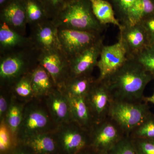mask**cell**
<instances>
[{
  "mask_svg": "<svg viewBox=\"0 0 154 154\" xmlns=\"http://www.w3.org/2000/svg\"><path fill=\"white\" fill-rule=\"evenodd\" d=\"M152 76L134 59L123 66L103 82L113 100L129 102H143L144 91Z\"/></svg>",
  "mask_w": 154,
  "mask_h": 154,
  "instance_id": "1",
  "label": "cell"
},
{
  "mask_svg": "<svg viewBox=\"0 0 154 154\" xmlns=\"http://www.w3.org/2000/svg\"><path fill=\"white\" fill-rule=\"evenodd\" d=\"M39 51L33 46L0 55L1 88L10 89L38 64Z\"/></svg>",
  "mask_w": 154,
  "mask_h": 154,
  "instance_id": "2",
  "label": "cell"
},
{
  "mask_svg": "<svg viewBox=\"0 0 154 154\" xmlns=\"http://www.w3.org/2000/svg\"><path fill=\"white\" fill-rule=\"evenodd\" d=\"M58 29H69L102 34L107 26L94 16L90 0H72L52 20Z\"/></svg>",
  "mask_w": 154,
  "mask_h": 154,
  "instance_id": "3",
  "label": "cell"
},
{
  "mask_svg": "<svg viewBox=\"0 0 154 154\" xmlns=\"http://www.w3.org/2000/svg\"><path fill=\"white\" fill-rule=\"evenodd\" d=\"M33 99L25 104L22 122L17 134L18 143L35 135L54 131L56 128L47 107H42L39 102L33 101Z\"/></svg>",
  "mask_w": 154,
  "mask_h": 154,
  "instance_id": "4",
  "label": "cell"
},
{
  "mask_svg": "<svg viewBox=\"0 0 154 154\" xmlns=\"http://www.w3.org/2000/svg\"><path fill=\"white\" fill-rule=\"evenodd\" d=\"M149 107L145 102H129L113 100L109 116L122 128L127 136L140 123L149 113Z\"/></svg>",
  "mask_w": 154,
  "mask_h": 154,
  "instance_id": "5",
  "label": "cell"
},
{
  "mask_svg": "<svg viewBox=\"0 0 154 154\" xmlns=\"http://www.w3.org/2000/svg\"><path fill=\"white\" fill-rule=\"evenodd\" d=\"M90 146L100 154H105L127 136L121 127L108 116L89 131Z\"/></svg>",
  "mask_w": 154,
  "mask_h": 154,
  "instance_id": "6",
  "label": "cell"
},
{
  "mask_svg": "<svg viewBox=\"0 0 154 154\" xmlns=\"http://www.w3.org/2000/svg\"><path fill=\"white\" fill-rule=\"evenodd\" d=\"M54 132L61 154H76L90 146L89 131L75 122L59 125Z\"/></svg>",
  "mask_w": 154,
  "mask_h": 154,
  "instance_id": "7",
  "label": "cell"
},
{
  "mask_svg": "<svg viewBox=\"0 0 154 154\" xmlns=\"http://www.w3.org/2000/svg\"><path fill=\"white\" fill-rule=\"evenodd\" d=\"M58 36L62 50L69 59L96 43L103 35L91 31L59 29Z\"/></svg>",
  "mask_w": 154,
  "mask_h": 154,
  "instance_id": "8",
  "label": "cell"
},
{
  "mask_svg": "<svg viewBox=\"0 0 154 154\" xmlns=\"http://www.w3.org/2000/svg\"><path fill=\"white\" fill-rule=\"evenodd\" d=\"M38 64L49 73L57 87L69 78V58L60 49L39 51Z\"/></svg>",
  "mask_w": 154,
  "mask_h": 154,
  "instance_id": "9",
  "label": "cell"
},
{
  "mask_svg": "<svg viewBox=\"0 0 154 154\" xmlns=\"http://www.w3.org/2000/svg\"><path fill=\"white\" fill-rule=\"evenodd\" d=\"M128 59L126 50L120 38L115 44L103 45L97 65L99 71L97 79L105 80L118 70Z\"/></svg>",
  "mask_w": 154,
  "mask_h": 154,
  "instance_id": "10",
  "label": "cell"
},
{
  "mask_svg": "<svg viewBox=\"0 0 154 154\" xmlns=\"http://www.w3.org/2000/svg\"><path fill=\"white\" fill-rule=\"evenodd\" d=\"M105 36L75 56L69 59V78L92 75L97 67Z\"/></svg>",
  "mask_w": 154,
  "mask_h": 154,
  "instance_id": "11",
  "label": "cell"
},
{
  "mask_svg": "<svg viewBox=\"0 0 154 154\" xmlns=\"http://www.w3.org/2000/svg\"><path fill=\"white\" fill-rule=\"evenodd\" d=\"M86 98L96 123L104 120L109 116L113 99L103 81L96 79Z\"/></svg>",
  "mask_w": 154,
  "mask_h": 154,
  "instance_id": "12",
  "label": "cell"
},
{
  "mask_svg": "<svg viewBox=\"0 0 154 154\" xmlns=\"http://www.w3.org/2000/svg\"><path fill=\"white\" fill-rule=\"evenodd\" d=\"M30 28V37L33 45L39 51L60 49L58 28L51 19Z\"/></svg>",
  "mask_w": 154,
  "mask_h": 154,
  "instance_id": "13",
  "label": "cell"
},
{
  "mask_svg": "<svg viewBox=\"0 0 154 154\" xmlns=\"http://www.w3.org/2000/svg\"><path fill=\"white\" fill-rule=\"evenodd\" d=\"M119 29V38L126 50L128 59L134 58L150 45L146 32L140 23L122 25Z\"/></svg>",
  "mask_w": 154,
  "mask_h": 154,
  "instance_id": "14",
  "label": "cell"
},
{
  "mask_svg": "<svg viewBox=\"0 0 154 154\" xmlns=\"http://www.w3.org/2000/svg\"><path fill=\"white\" fill-rule=\"evenodd\" d=\"M44 98L48 112L57 127L72 121L68 99L60 88L57 87Z\"/></svg>",
  "mask_w": 154,
  "mask_h": 154,
  "instance_id": "15",
  "label": "cell"
},
{
  "mask_svg": "<svg viewBox=\"0 0 154 154\" xmlns=\"http://www.w3.org/2000/svg\"><path fill=\"white\" fill-rule=\"evenodd\" d=\"M0 22H5L17 33L25 36L28 24L23 1L13 0L0 10Z\"/></svg>",
  "mask_w": 154,
  "mask_h": 154,
  "instance_id": "16",
  "label": "cell"
},
{
  "mask_svg": "<svg viewBox=\"0 0 154 154\" xmlns=\"http://www.w3.org/2000/svg\"><path fill=\"white\" fill-rule=\"evenodd\" d=\"M65 94L68 99L72 120L89 131L96 122L86 96L76 97Z\"/></svg>",
  "mask_w": 154,
  "mask_h": 154,
  "instance_id": "17",
  "label": "cell"
},
{
  "mask_svg": "<svg viewBox=\"0 0 154 154\" xmlns=\"http://www.w3.org/2000/svg\"><path fill=\"white\" fill-rule=\"evenodd\" d=\"M54 131L32 136L19 143L28 147L34 154H61Z\"/></svg>",
  "mask_w": 154,
  "mask_h": 154,
  "instance_id": "18",
  "label": "cell"
},
{
  "mask_svg": "<svg viewBox=\"0 0 154 154\" xmlns=\"http://www.w3.org/2000/svg\"><path fill=\"white\" fill-rule=\"evenodd\" d=\"M31 46L33 45L29 36L21 35L0 22V55Z\"/></svg>",
  "mask_w": 154,
  "mask_h": 154,
  "instance_id": "19",
  "label": "cell"
},
{
  "mask_svg": "<svg viewBox=\"0 0 154 154\" xmlns=\"http://www.w3.org/2000/svg\"><path fill=\"white\" fill-rule=\"evenodd\" d=\"M31 85L35 98H45L57 88L48 72L39 64L31 73Z\"/></svg>",
  "mask_w": 154,
  "mask_h": 154,
  "instance_id": "20",
  "label": "cell"
},
{
  "mask_svg": "<svg viewBox=\"0 0 154 154\" xmlns=\"http://www.w3.org/2000/svg\"><path fill=\"white\" fill-rule=\"evenodd\" d=\"M96 79L92 75L69 78L60 88L66 94L76 97H85L91 91Z\"/></svg>",
  "mask_w": 154,
  "mask_h": 154,
  "instance_id": "21",
  "label": "cell"
},
{
  "mask_svg": "<svg viewBox=\"0 0 154 154\" xmlns=\"http://www.w3.org/2000/svg\"><path fill=\"white\" fill-rule=\"evenodd\" d=\"M92 11L97 21L101 25L107 24L117 26L119 29L122 25L116 17L113 7L107 0H90Z\"/></svg>",
  "mask_w": 154,
  "mask_h": 154,
  "instance_id": "22",
  "label": "cell"
},
{
  "mask_svg": "<svg viewBox=\"0 0 154 154\" xmlns=\"http://www.w3.org/2000/svg\"><path fill=\"white\" fill-rule=\"evenodd\" d=\"M26 102L19 100L13 95L11 105L4 120L17 140V132L22 122Z\"/></svg>",
  "mask_w": 154,
  "mask_h": 154,
  "instance_id": "23",
  "label": "cell"
},
{
  "mask_svg": "<svg viewBox=\"0 0 154 154\" xmlns=\"http://www.w3.org/2000/svg\"><path fill=\"white\" fill-rule=\"evenodd\" d=\"M30 28L50 19L43 4L39 0H22Z\"/></svg>",
  "mask_w": 154,
  "mask_h": 154,
  "instance_id": "24",
  "label": "cell"
},
{
  "mask_svg": "<svg viewBox=\"0 0 154 154\" xmlns=\"http://www.w3.org/2000/svg\"><path fill=\"white\" fill-rule=\"evenodd\" d=\"M154 15V0H137L128 14L125 25L140 23L143 19Z\"/></svg>",
  "mask_w": 154,
  "mask_h": 154,
  "instance_id": "25",
  "label": "cell"
},
{
  "mask_svg": "<svg viewBox=\"0 0 154 154\" xmlns=\"http://www.w3.org/2000/svg\"><path fill=\"white\" fill-rule=\"evenodd\" d=\"M31 73L22 77L10 88L13 95L23 102H29L35 98L31 85Z\"/></svg>",
  "mask_w": 154,
  "mask_h": 154,
  "instance_id": "26",
  "label": "cell"
},
{
  "mask_svg": "<svg viewBox=\"0 0 154 154\" xmlns=\"http://www.w3.org/2000/svg\"><path fill=\"white\" fill-rule=\"evenodd\" d=\"M131 138L154 140V114L152 112L133 130L129 135Z\"/></svg>",
  "mask_w": 154,
  "mask_h": 154,
  "instance_id": "27",
  "label": "cell"
},
{
  "mask_svg": "<svg viewBox=\"0 0 154 154\" xmlns=\"http://www.w3.org/2000/svg\"><path fill=\"white\" fill-rule=\"evenodd\" d=\"M18 142L5 120L0 123V154H10L15 148Z\"/></svg>",
  "mask_w": 154,
  "mask_h": 154,
  "instance_id": "28",
  "label": "cell"
},
{
  "mask_svg": "<svg viewBox=\"0 0 154 154\" xmlns=\"http://www.w3.org/2000/svg\"><path fill=\"white\" fill-rule=\"evenodd\" d=\"M113 7L116 17L122 26L128 22V14L137 0H107Z\"/></svg>",
  "mask_w": 154,
  "mask_h": 154,
  "instance_id": "29",
  "label": "cell"
},
{
  "mask_svg": "<svg viewBox=\"0 0 154 154\" xmlns=\"http://www.w3.org/2000/svg\"><path fill=\"white\" fill-rule=\"evenodd\" d=\"M154 80V45H150L134 58Z\"/></svg>",
  "mask_w": 154,
  "mask_h": 154,
  "instance_id": "30",
  "label": "cell"
},
{
  "mask_svg": "<svg viewBox=\"0 0 154 154\" xmlns=\"http://www.w3.org/2000/svg\"><path fill=\"white\" fill-rule=\"evenodd\" d=\"M105 154H137L131 138L125 136Z\"/></svg>",
  "mask_w": 154,
  "mask_h": 154,
  "instance_id": "31",
  "label": "cell"
},
{
  "mask_svg": "<svg viewBox=\"0 0 154 154\" xmlns=\"http://www.w3.org/2000/svg\"><path fill=\"white\" fill-rule=\"evenodd\" d=\"M43 4L50 19L53 20L72 0H39Z\"/></svg>",
  "mask_w": 154,
  "mask_h": 154,
  "instance_id": "32",
  "label": "cell"
},
{
  "mask_svg": "<svg viewBox=\"0 0 154 154\" xmlns=\"http://www.w3.org/2000/svg\"><path fill=\"white\" fill-rule=\"evenodd\" d=\"M0 94V121L5 120L8 110L13 94L11 89L1 88Z\"/></svg>",
  "mask_w": 154,
  "mask_h": 154,
  "instance_id": "33",
  "label": "cell"
},
{
  "mask_svg": "<svg viewBox=\"0 0 154 154\" xmlns=\"http://www.w3.org/2000/svg\"><path fill=\"white\" fill-rule=\"evenodd\" d=\"M137 154H154V140L131 138Z\"/></svg>",
  "mask_w": 154,
  "mask_h": 154,
  "instance_id": "34",
  "label": "cell"
},
{
  "mask_svg": "<svg viewBox=\"0 0 154 154\" xmlns=\"http://www.w3.org/2000/svg\"><path fill=\"white\" fill-rule=\"evenodd\" d=\"M139 23L146 30L150 45H154V15L146 18Z\"/></svg>",
  "mask_w": 154,
  "mask_h": 154,
  "instance_id": "35",
  "label": "cell"
},
{
  "mask_svg": "<svg viewBox=\"0 0 154 154\" xmlns=\"http://www.w3.org/2000/svg\"><path fill=\"white\" fill-rule=\"evenodd\" d=\"M10 154H34L28 147L23 144L18 143Z\"/></svg>",
  "mask_w": 154,
  "mask_h": 154,
  "instance_id": "36",
  "label": "cell"
},
{
  "mask_svg": "<svg viewBox=\"0 0 154 154\" xmlns=\"http://www.w3.org/2000/svg\"><path fill=\"white\" fill-rule=\"evenodd\" d=\"M76 154H100L91 146L83 149Z\"/></svg>",
  "mask_w": 154,
  "mask_h": 154,
  "instance_id": "37",
  "label": "cell"
},
{
  "mask_svg": "<svg viewBox=\"0 0 154 154\" xmlns=\"http://www.w3.org/2000/svg\"><path fill=\"white\" fill-rule=\"evenodd\" d=\"M13 0H0V10L9 5Z\"/></svg>",
  "mask_w": 154,
  "mask_h": 154,
  "instance_id": "38",
  "label": "cell"
},
{
  "mask_svg": "<svg viewBox=\"0 0 154 154\" xmlns=\"http://www.w3.org/2000/svg\"><path fill=\"white\" fill-rule=\"evenodd\" d=\"M143 100V102H145L146 103H148V102H150L154 105V92L153 94L151 96H149V97L144 96Z\"/></svg>",
  "mask_w": 154,
  "mask_h": 154,
  "instance_id": "39",
  "label": "cell"
}]
</instances>
